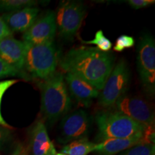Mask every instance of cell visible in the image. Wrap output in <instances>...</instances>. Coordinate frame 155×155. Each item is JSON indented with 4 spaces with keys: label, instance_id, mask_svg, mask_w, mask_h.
Masks as SVG:
<instances>
[{
    "label": "cell",
    "instance_id": "cell-5",
    "mask_svg": "<svg viewBox=\"0 0 155 155\" xmlns=\"http://www.w3.org/2000/svg\"><path fill=\"white\" fill-rule=\"evenodd\" d=\"M130 79V72L126 62L121 60L108 77L98 94V104L104 108H111L125 96Z\"/></svg>",
    "mask_w": 155,
    "mask_h": 155
},
{
    "label": "cell",
    "instance_id": "cell-24",
    "mask_svg": "<svg viewBox=\"0 0 155 155\" xmlns=\"http://www.w3.org/2000/svg\"><path fill=\"white\" fill-rule=\"evenodd\" d=\"M11 35L12 32L10 30L6 25V23L4 22L2 17H0V40L7 37H10Z\"/></svg>",
    "mask_w": 155,
    "mask_h": 155
},
{
    "label": "cell",
    "instance_id": "cell-20",
    "mask_svg": "<svg viewBox=\"0 0 155 155\" xmlns=\"http://www.w3.org/2000/svg\"><path fill=\"white\" fill-rule=\"evenodd\" d=\"M135 44V40L133 37L126 35L119 36L116 39L115 45L114 47V50L116 52H122L126 48H129L133 47Z\"/></svg>",
    "mask_w": 155,
    "mask_h": 155
},
{
    "label": "cell",
    "instance_id": "cell-23",
    "mask_svg": "<svg viewBox=\"0 0 155 155\" xmlns=\"http://www.w3.org/2000/svg\"><path fill=\"white\" fill-rule=\"evenodd\" d=\"M127 2L132 8L139 9L154 5L155 1L154 0H128Z\"/></svg>",
    "mask_w": 155,
    "mask_h": 155
},
{
    "label": "cell",
    "instance_id": "cell-9",
    "mask_svg": "<svg viewBox=\"0 0 155 155\" xmlns=\"http://www.w3.org/2000/svg\"><path fill=\"white\" fill-rule=\"evenodd\" d=\"M116 111L147 127L154 125V113L152 106L138 96H124L114 105Z\"/></svg>",
    "mask_w": 155,
    "mask_h": 155
},
{
    "label": "cell",
    "instance_id": "cell-25",
    "mask_svg": "<svg viewBox=\"0 0 155 155\" xmlns=\"http://www.w3.org/2000/svg\"><path fill=\"white\" fill-rule=\"evenodd\" d=\"M9 137V132L7 129L0 128V145L3 144L7 141Z\"/></svg>",
    "mask_w": 155,
    "mask_h": 155
},
{
    "label": "cell",
    "instance_id": "cell-8",
    "mask_svg": "<svg viewBox=\"0 0 155 155\" xmlns=\"http://www.w3.org/2000/svg\"><path fill=\"white\" fill-rule=\"evenodd\" d=\"M92 120L89 114L83 109L67 114L60 125L58 141L62 144L72 142L82 139H88L91 129Z\"/></svg>",
    "mask_w": 155,
    "mask_h": 155
},
{
    "label": "cell",
    "instance_id": "cell-12",
    "mask_svg": "<svg viewBox=\"0 0 155 155\" xmlns=\"http://www.w3.org/2000/svg\"><path fill=\"white\" fill-rule=\"evenodd\" d=\"M26 50L24 42L12 37L0 40V59L19 71L24 68Z\"/></svg>",
    "mask_w": 155,
    "mask_h": 155
},
{
    "label": "cell",
    "instance_id": "cell-16",
    "mask_svg": "<svg viewBox=\"0 0 155 155\" xmlns=\"http://www.w3.org/2000/svg\"><path fill=\"white\" fill-rule=\"evenodd\" d=\"M96 143L91 142L88 139H82L70 142L62 150V153L67 155H88L94 152Z\"/></svg>",
    "mask_w": 155,
    "mask_h": 155
},
{
    "label": "cell",
    "instance_id": "cell-15",
    "mask_svg": "<svg viewBox=\"0 0 155 155\" xmlns=\"http://www.w3.org/2000/svg\"><path fill=\"white\" fill-rule=\"evenodd\" d=\"M30 148L32 155H55L57 153L45 125L42 121H38L32 128Z\"/></svg>",
    "mask_w": 155,
    "mask_h": 155
},
{
    "label": "cell",
    "instance_id": "cell-3",
    "mask_svg": "<svg viewBox=\"0 0 155 155\" xmlns=\"http://www.w3.org/2000/svg\"><path fill=\"white\" fill-rule=\"evenodd\" d=\"M98 137L104 141L108 139H125L143 134L153 128L137 123L129 116L119 111L106 110L99 111L96 116Z\"/></svg>",
    "mask_w": 155,
    "mask_h": 155
},
{
    "label": "cell",
    "instance_id": "cell-27",
    "mask_svg": "<svg viewBox=\"0 0 155 155\" xmlns=\"http://www.w3.org/2000/svg\"><path fill=\"white\" fill-rule=\"evenodd\" d=\"M55 155H67V154H63V153H62V152H59V153H56Z\"/></svg>",
    "mask_w": 155,
    "mask_h": 155
},
{
    "label": "cell",
    "instance_id": "cell-17",
    "mask_svg": "<svg viewBox=\"0 0 155 155\" xmlns=\"http://www.w3.org/2000/svg\"><path fill=\"white\" fill-rule=\"evenodd\" d=\"M34 0H0V11L15 12L27 7H33L38 5Z\"/></svg>",
    "mask_w": 155,
    "mask_h": 155
},
{
    "label": "cell",
    "instance_id": "cell-14",
    "mask_svg": "<svg viewBox=\"0 0 155 155\" xmlns=\"http://www.w3.org/2000/svg\"><path fill=\"white\" fill-rule=\"evenodd\" d=\"M38 13L39 9L37 7H27L5 13L2 18L12 32H25L35 22Z\"/></svg>",
    "mask_w": 155,
    "mask_h": 155
},
{
    "label": "cell",
    "instance_id": "cell-2",
    "mask_svg": "<svg viewBox=\"0 0 155 155\" xmlns=\"http://www.w3.org/2000/svg\"><path fill=\"white\" fill-rule=\"evenodd\" d=\"M41 91V111L50 124L68 114L71 98L63 75L55 73L39 84Z\"/></svg>",
    "mask_w": 155,
    "mask_h": 155
},
{
    "label": "cell",
    "instance_id": "cell-6",
    "mask_svg": "<svg viewBox=\"0 0 155 155\" xmlns=\"http://www.w3.org/2000/svg\"><path fill=\"white\" fill-rule=\"evenodd\" d=\"M137 65L143 88L147 94L153 96L155 92V42L149 35H144L139 39Z\"/></svg>",
    "mask_w": 155,
    "mask_h": 155
},
{
    "label": "cell",
    "instance_id": "cell-13",
    "mask_svg": "<svg viewBox=\"0 0 155 155\" xmlns=\"http://www.w3.org/2000/svg\"><path fill=\"white\" fill-rule=\"evenodd\" d=\"M64 78L72 96L85 107H89L93 99L98 96L99 91L81 78L67 73Z\"/></svg>",
    "mask_w": 155,
    "mask_h": 155
},
{
    "label": "cell",
    "instance_id": "cell-11",
    "mask_svg": "<svg viewBox=\"0 0 155 155\" xmlns=\"http://www.w3.org/2000/svg\"><path fill=\"white\" fill-rule=\"evenodd\" d=\"M154 137V130H150L143 134L137 135L129 138L105 139L96 144L94 152L98 155H116L137 144L152 142Z\"/></svg>",
    "mask_w": 155,
    "mask_h": 155
},
{
    "label": "cell",
    "instance_id": "cell-7",
    "mask_svg": "<svg viewBox=\"0 0 155 155\" xmlns=\"http://www.w3.org/2000/svg\"><path fill=\"white\" fill-rule=\"evenodd\" d=\"M86 7L82 2H62L55 13L56 25L65 38H72L82 25L86 15Z\"/></svg>",
    "mask_w": 155,
    "mask_h": 155
},
{
    "label": "cell",
    "instance_id": "cell-1",
    "mask_svg": "<svg viewBox=\"0 0 155 155\" xmlns=\"http://www.w3.org/2000/svg\"><path fill=\"white\" fill-rule=\"evenodd\" d=\"M113 54L96 48H73L63 56L60 65L64 71L87 81L97 90H101L114 68Z\"/></svg>",
    "mask_w": 155,
    "mask_h": 155
},
{
    "label": "cell",
    "instance_id": "cell-22",
    "mask_svg": "<svg viewBox=\"0 0 155 155\" xmlns=\"http://www.w3.org/2000/svg\"><path fill=\"white\" fill-rule=\"evenodd\" d=\"M22 75V73L18 70L10 66L2 60L0 59V79L7 76H16Z\"/></svg>",
    "mask_w": 155,
    "mask_h": 155
},
{
    "label": "cell",
    "instance_id": "cell-10",
    "mask_svg": "<svg viewBox=\"0 0 155 155\" xmlns=\"http://www.w3.org/2000/svg\"><path fill=\"white\" fill-rule=\"evenodd\" d=\"M57 25L55 13L47 11L22 35L23 42L29 45L44 44L53 42Z\"/></svg>",
    "mask_w": 155,
    "mask_h": 155
},
{
    "label": "cell",
    "instance_id": "cell-18",
    "mask_svg": "<svg viewBox=\"0 0 155 155\" xmlns=\"http://www.w3.org/2000/svg\"><path fill=\"white\" fill-rule=\"evenodd\" d=\"M82 42L86 44L95 45L97 46V49L102 52H105V53L109 51L112 48V42H111V40H108L104 35V32L101 30L97 31L96 35H95L94 39H93L92 40H88V41L82 40Z\"/></svg>",
    "mask_w": 155,
    "mask_h": 155
},
{
    "label": "cell",
    "instance_id": "cell-19",
    "mask_svg": "<svg viewBox=\"0 0 155 155\" xmlns=\"http://www.w3.org/2000/svg\"><path fill=\"white\" fill-rule=\"evenodd\" d=\"M155 147L154 142L142 143L137 144L124 151L121 155H154Z\"/></svg>",
    "mask_w": 155,
    "mask_h": 155
},
{
    "label": "cell",
    "instance_id": "cell-26",
    "mask_svg": "<svg viewBox=\"0 0 155 155\" xmlns=\"http://www.w3.org/2000/svg\"><path fill=\"white\" fill-rule=\"evenodd\" d=\"M28 150L24 146L22 145H19L18 147H17V149L15 151L13 152L12 154L11 155H28Z\"/></svg>",
    "mask_w": 155,
    "mask_h": 155
},
{
    "label": "cell",
    "instance_id": "cell-21",
    "mask_svg": "<svg viewBox=\"0 0 155 155\" xmlns=\"http://www.w3.org/2000/svg\"><path fill=\"white\" fill-rule=\"evenodd\" d=\"M19 82V80L17 79H12V80H7L1 81L0 82V125H2V127H7V128H10L8 124L7 123L4 119L1 114V104H2V100L4 96V94H5V92L7 91V89H9L12 86Z\"/></svg>",
    "mask_w": 155,
    "mask_h": 155
},
{
    "label": "cell",
    "instance_id": "cell-4",
    "mask_svg": "<svg viewBox=\"0 0 155 155\" xmlns=\"http://www.w3.org/2000/svg\"><path fill=\"white\" fill-rule=\"evenodd\" d=\"M26 44V43H25ZM24 68L33 78L44 81L55 73L58 54L53 42L44 44H26Z\"/></svg>",
    "mask_w": 155,
    "mask_h": 155
}]
</instances>
